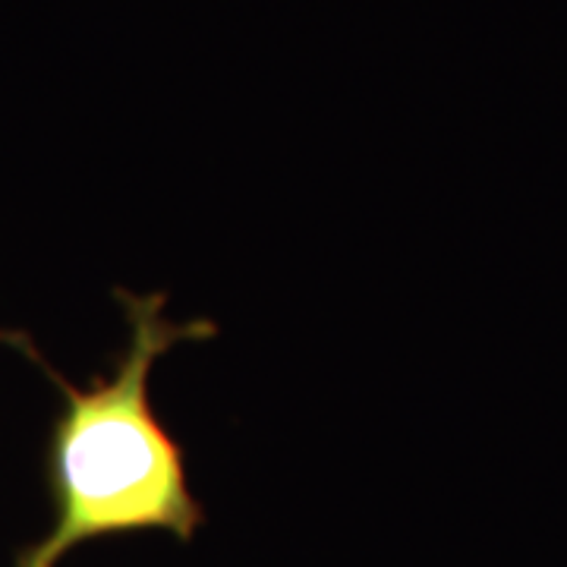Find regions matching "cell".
Wrapping results in <instances>:
<instances>
[{
	"mask_svg": "<svg viewBox=\"0 0 567 567\" xmlns=\"http://www.w3.org/2000/svg\"><path fill=\"white\" fill-rule=\"evenodd\" d=\"M126 319V347L107 375L89 388L66 382L22 331H0L39 365L61 391V413L48 442V488L54 520L32 546L20 548L13 567H61L73 548L104 536L167 533L193 543L205 511L189 488L183 445L155 416L152 369L181 341H212V319H167V293L114 290Z\"/></svg>",
	"mask_w": 567,
	"mask_h": 567,
	"instance_id": "cell-1",
	"label": "cell"
}]
</instances>
